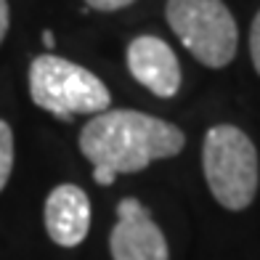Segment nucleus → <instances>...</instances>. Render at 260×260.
<instances>
[{
	"instance_id": "1",
	"label": "nucleus",
	"mask_w": 260,
	"mask_h": 260,
	"mask_svg": "<svg viewBox=\"0 0 260 260\" xmlns=\"http://www.w3.org/2000/svg\"><path fill=\"white\" fill-rule=\"evenodd\" d=\"M186 136L178 125L138 109H106L82 125L80 151L93 165V181L112 186L117 175L141 173L157 159L178 157Z\"/></svg>"
},
{
	"instance_id": "9",
	"label": "nucleus",
	"mask_w": 260,
	"mask_h": 260,
	"mask_svg": "<svg viewBox=\"0 0 260 260\" xmlns=\"http://www.w3.org/2000/svg\"><path fill=\"white\" fill-rule=\"evenodd\" d=\"M250 56H252V67L255 72L260 75V11L252 19V27H250Z\"/></svg>"
},
{
	"instance_id": "8",
	"label": "nucleus",
	"mask_w": 260,
	"mask_h": 260,
	"mask_svg": "<svg viewBox=\"0 0 260 260\" xmlns=\"http://www.w3.org/2000/svg\"><path fill=\"white\" fill-rule=\"evenodd\" d=\"M14 170V130L6 120H0V191L8 186Z\"/></svg>"
},
{
	"instance_id": "4",
	"label": "nucleus",
	"mask_w": 260,
	"mask_h": 260,
	"mask_svg": "<svg viewBox=\"0 0 260 260\" xmlns=\"http://www.w3.org/2000/svg\"><path fill=\"white\" fill-rule=\"evenodd\" d=\"M165 16L183 48L199 64L223 69L234 61L239 29L223 0H168Z\"/></svg>"
},
{
	"instance_id": "3",
	"label": "nucleus",
	"mask_w": 260,
	"mask_h": 260,
	"mask_svg": "<svg viewBox=\"0 0 260 260\" xmlns=\"http://www.w3.org/2000/svg\"><path fill=\"white\" fill-rule=\"evenodd\" d=\"M29 96L35 106L58 120L96 117L112 106L109 88L90 69L53 53H43L29 64Z\"/></svg>"
},
{
	"instance_id": "5",
	"label": "nucleus",
	"mask_w": 260,
	"mask_h": 260,
	"mask_svg": "<svg viewBox=\"0 0 260 260\" xmlns=\"http://www.w3.org/2000/svg\"><path fill=\"white\" fill-rule=\"evenodd\" d=\"M109 252L112 260H170V247L162 229L136 197H125L117 205Z\"/></svg>"
},
{
	"instance_id": "10",
	"label": "nucleus",
	"mask_w": 260,
	"mask_h": 260,
	"mask_svg": "<svg viewBox=\"0 0 260 260\" xmlns=\"http://www.w3.org/2000/svg\"><path fill=\"white\" fill-rule=\"evenodd\" d=\"M136 0H85V6L93 11H101V14H112V11H122L127 6H133Z\"/></svg>"
},
{
	"instance_id": "7",
	"label": "nucleus",
	"mask_w": 260,
	"mask_h": 260,
	"mask_svg": "<svg viewBox=\"0 0 260 260\" xmlns=\"http://www.w3.org/2000/svg\"><path fill=\"white\" fill-rule=\"evenodd\" d=\"M43 223L51 242L58 247H77L90 231V199L75 183H58L45 197Z\"/></svg>"
},
{
	"instance_id": "11",
	"label": "nucleus",
	"mask_w": 260,
	"mask_h": 260,
	"mask_svg": "<svg viewBox=\"0 0 260 260\" xmlns=\"http://www.w3.org/2000/svg\"><path fill=\"white\" fill-rule=\"evenodd\" d=\"M11 27V11H8V0H0V43L6 40Z\"/></svg>"
},
{
	"instance_id": "2",
	"label": "nucleus",
	"mask_w": 260,
	"mask_h": 260,
	"mask_svg": "<svg viewBox=\"0 0 260 260\" xmlns=\"http://www.w3.org/2000/svg\"><path fill=\"white\" fill-rule=\"evenodd\" d=\"M202 170L220 207L247 210L260 186V162L252 138L236 125H212L202 144Z\"/></svg>"
},
{
	"instance_id": "6",
	"label": "nucleus",
	"mask_w": 260,
	"mask_h": 260,
	"mask_svg": "<svg viewBox=\"0 0 260 260\" xmlns=\"http://www.w3.org/2000/svg\"><path fill=\"white\" fill-rule=\"evenodd\" d=\"M127 69L157 99H173L181 90L178 56L162 38L138 35L127 45Z\"/></svg>"
}]
</instances>
